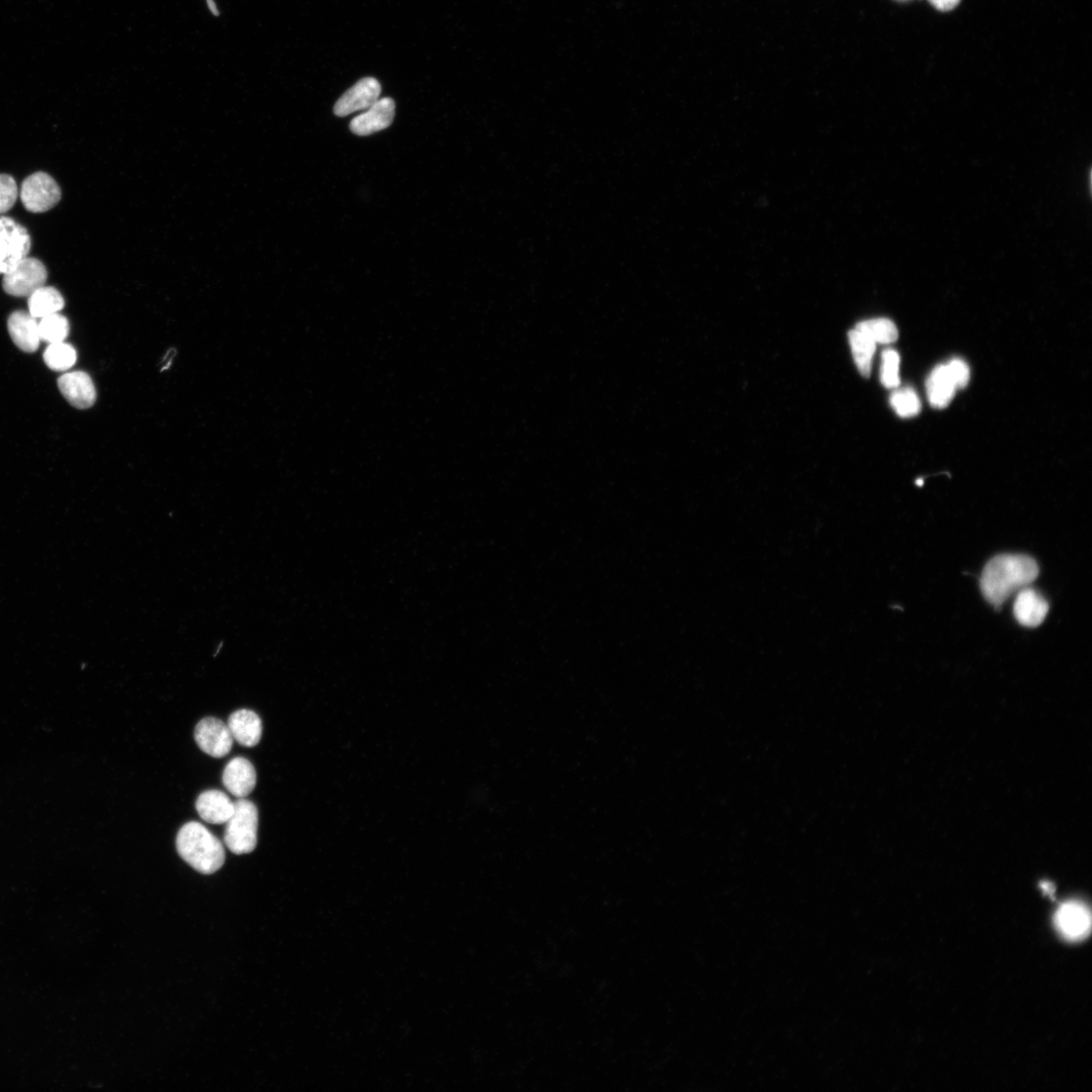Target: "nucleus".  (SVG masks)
I'll use <instances>...</instances> for the list:
<instances>
[{"mask_svg":"<svg viewBox=\"0 0 1092 1092\" xmlns=\"http://www.w3.org/2000/svg\"><path fill=\"white\" fill-rule=\"evenodd\" d=\"M1039 575L1036 560L1025 554H1000L990 559L981 579L984 598L1000 607L1010 596L1032 584Z\"/></svg>","mask_w":1092,"mask_h":1092,"instance_id":"nucleus-1","label":"nucleus"},{"mask_svg":"<svg viewBox=\"0 0 1092 1092\" xmlns=\"http://www.w3.org/2000/svg\"><path fill=\"white\" fill-rule=\"evenodd\" d=\"M177 848L180 856L201 874H214L225 863L223 843L205 826L191 822L179 832Z\"/></svg>","mask_w":1092,"mask_h":1092,"instance_id":"nucleus-2","label":"nucleus"},{"mask_svg":"<svg viewBox=\"0 0 1092 1092\" xmlns=\"http://www.w3.org/2000/svg\"><path fill=\"white\" fill-rule=\"evenodd\" d=\"M258 811L245 798L235 802V811L226 823L224 841L235 855L253 853L257 845Z\"/></svg>","mask_w":1092,"mask_h":1092,"instance_id":"nucleus-3","label":"nucleus"},{"mask_svg":"<svg viewBox=\"0 0 1092 1092\" xmlns=\"http://www.w3.org/2000/svg\"><path fill=\"white\" fill-rule=\"evenodd\" d=\"M31 248L27 229L12 218L0 217V274L9 273L27 258Z\"/></svg>","mask_w":1092,"mask_h":1092,"instance_id":"nucleus-4","label":"nucleus"},{"mask_svg":"<svg viewBox=\"0 0 1092 1092\" xmlns=\"http://www.w3.org/2000/svg\"><path fill=\"white\" fill-rule=\"evenodd\" d=\"M58 183L45 173H36L25 180L21 188L24 207L31 213H45L53 209L61 199Z\"/></svg>","mask_w":1092,"mask_h":1092,"instance_id":"nucleus-5","label":"nucleus"},{"mask_svg":"<svg viewBox=\"0 0 1092 1092\" xmlns=\"http://www.w3.org/2000/svg\"><path fill=\"white\" fill-rule=\"evenodd\" d=\"M47 278L48 271L44 263L36 258L27 257L4 275L3 287L11 296L29 298L45 286Z\"/></svg>","mask_w":1092,"mask_h":1092,"instance_id":"nucleus-6","label":"nucleus"},{"mask_svg":"<svg viewBox=\"0 0 1092 1092\" xmlns=\"http://www.w3.org/2000/svg\"><path fill=\"white\" fill-rule=\"evenodd\" d=\"M194 739L199 749L213 758L226 757L234 743L228 725L215 717H207L197 723Z\"/></svg>","mask_w":1092,"mask_h":1092,"instance_id":"nucleus-7","label":"nucleus"},{"mask_svg":"<svg viewBox=\"0 0 1092 1092\" xmlns=\"http://www.w3.org/2000/svg\"><path fill=\"white\" fill-rule=\"evenodd\" d=\"M381 93L382 88L376 78H363L338 100L334 112L338 116H346L366 110L380 100Z\"/></svg>","mask_w":1092,"mask_h":1092,"instance_id":"nucleus-8","label":"nucleus"},{"mask_svg":"<svg viewBox=\"0 0 1092 1092\" xmlns=\"http://www.w3.org/2000/svg\"><path fill=\"white\" fill-rule=\"evenodd\" d=\"M395 109L396 105L392 99H380L352 119L350 130L357 136H370L383 131L392 125Z\"/></svg>","mask_w":1092,"mask_h":1092,"instance_id":"nucleus-9","label":"nucleus"},{"mask_svg":"<svg viewBox=\"0 0 1092 1092\" xmlns=\"http://www.w3.org/2000/svg\"><path fill=\"white\" fill-rule=\"evenodd\" d=\"M58 387L71 406L85 410L94 406L97 391L92 378L84 372L64 374L58 380Z\"/></svg>","mask_w":1092,"mask_h":1092,"instance_id":"nucleus-10","label":"nucleus"},{"mask_svg":"<svg viewBox=\"0 0 1092 1092\" xmlns=\"http://www.w3.org/2000/svg\"><path fill=\"white\" fill-rule=\"evenodd\" d=\"M257 775L255 767L246 758L231 760L223 773V783L226 789L238 798L249 796L256 786Z\"/></svg>","mask_w":1092,"mask_h":1092,"instance_id":"nucleus-11","label":"nucleus"},{"mask_svg":"<svg viewBox=\"0 0 1092 1092\" xmlns=\"http://www.w3.org/2000/svg\"><path fill=\"white\" fill-rule=\"evenodd\" d=\"M1056 922L1060 933L1068 940L1084 939L1091 928L1089 911L1077 903L1062 906L1056 913Z\"/></svg>","mask_w":1092,"mask_h":1092,"instance_id":"nucleus-12","label":"nucleus"},{"mask_svg":"<svg viewBox=\"0 0 1092 1092\" xmlns=\"http://www.w3.org/2000/svg\"><path fill=\"white\" fill-rule=\"evenodd\" d=\"M199 817L211 825L226 824L234 814L235 802L222 791L202 792L195 802Z\"/></svg>","mask_w":1092,"mask_h":1092,"instance_id":"nucleus-13","label":"nucleus"},{"mask_svg":"<svg viewBox=\"0 0 1092 1092\" xmlns=\"http://www.w3.org/2000/svg\"><path fill=\"white\" fill-rule=\"evenodd\" d=\"M228 727L233 739L243 747H255L261 740L262 721L255 711L241 709L232 713Z\"/></svg>","mask_w":1092,"mask_h":1092,"instance_id":"nucleus-14","label":"nucleus"},{"mask_svg":"<svg viewBox=\"0 0 1092 1092\" xmlns=\"http://www.w3.org/2000/svg\"><path fill=\"white\" fill-rule=\"evenodd\" d=\"M1049 612L1044 597L1033 589H1022L1015 601L1014 614L1020 624L1026 627H1038L1043 623Z\"/></svg>","mask_w":1092,"mask_h":1092,"instance_id":"nucleus-15","label":"nucleus"},{"mask_svg":"<svg viewBox=\"0 0 1092 1092\" xmlns=\"http://www.w3.org/2000/svg\"><path fill=\"white\" fill-rule=\"evenodd\" d=\"M9 332L15 344L23 351L35 352L40 342L38 322L30 312L18 311L9 319Z\"/></svg>","mask_w":1092,"mask_h":1092,"instance_id":"nucleus-16","label":"nucleus"},{"mask_svg":"<svg viewBox=\"0 0 1092 1092\" xmlns=\"http://www.w3.org/2000/svg\"><path fill=\"white\" fill-rule=\"evenodd\" d=\"M957 387L946 364H941L930 373L926 382L927 399L933 407L943 409L953 400Z\"/></svg>","mask_w":1092,"mask_h":1092,"instance_id":"nucleus-17","label":"nucleus"},{"mask_svg":"<svg viewBox=\"0 0 1092 1092\" xmlns=\"http://www.w3.org/2000/svg\"><path fill=\"white\" fill-rule=\"evenodd\" d=\"M28 305L32 316L42 319L59 313L64 308L65 302L59 291L44 286L29 297Z\"/></svg>","mask_w":1092,"mask_h":1092,"instance_id":"nucleus-18","label":"nucleus"},{"mask_svg":"<svg viewBox=\"0 0 1092 1092\" xmlns=\"http://www.w3.org/2000/svg\"><path fill=\"white\" fill-rule=\"evenodd\" d=\"M848 339L859 372L863 377L868 378L877 344L856 328L848 332Z\"/></svg>","mask_w":1092,"mask_h":1092,"instance_id":"nucleus-19","label":"nucleus"},{"mask_svg":"<svg viewBox=\"0 0 1092 1092\" xmlns=\"http://www.w3.org/2000/svg\"><path fill=\"white\" fill-rule=\"evenodd\" d=\"M856 329L867 335L876 344H892L899 338V329L896 324L886 318L863 321L858 324Z\"/></svg>","mask_w":1092,"mask_h":1092,"instance_id":"nucleus-20","label":"nucleus"},{"mask_svg":"<svg viewBox=\"0 0 1092 1092\" xmlns=\"http://www.w3.org/2000/svg\"><path fill=\"white\" fill-rule=\"evenodd\" d=\"M77 354L73 346L68 343L58 342L49 344L44 352V361L47 367L54 372H67L75 364Z\"/></svg>","mask_w":1092,"mask_h":1092,"instance_id":"nucleus-21","label":"nucleus"},{"mask_svg":"<svg viewBox=\"0 0 1092 1092\" xmlns=\"http://www.w3.org/2000/svg\"><path fill=\"white\" fill-rule=\"evenodd\" d=\"M40 340L49 344L63 342L69 334V322L59 313L46 316L38 322Z\"/></svg>","mask_w":1092,"mask_h":1092,"instance_id":"nucleus-22","label":"nucleus"},{"mask_svg":"<svg viewBox=\"0 0 1092 1092\" xmlns=\"http://www.w3.org/2000/svg\"><path fill=\"white\" fill-rule=\"evenodd\" d=\"M890 403L897 414L902 418L916 416L921 409V403L917 394L910 388L896 391L890 397Z\"/></svg>","mask_w":1092,"mask_h":1092,"instance_id":"nucleus-23","label":"nucleus"},{"mask_svg":"<svg viewBox=\"0 0 1092 1092\" xmlns=\"http://www.w3.org/2000/svg\"><path fill=\"white\" fill-rule=\"evenodd\" d=\"M901 356L894 349L882 353L881 383L887 389H896L901 384Z\"/></svg>","mask_w":1092,"mask_h":1092,"instance_id":"nucleus-24","label":"nucleus"},{"mask_svg":"<svg viewBox=\"0 0 1092 1092\" xmlns=\"http://www.w3.org/2000/svg\"><path fill=\"white\" fill-rule=\"evenodd\" d=\"M19 188L15 180L8 175H0V215L9 212L16 204Z\"/></svg>","mask_w":1092,"mask_h":1092,"instance_id":"nucleus-25","label":"nucleus"},{"mask_svg":"<svg viewBox=\"0 0 1092 1092\" xmlns=\"http://www.w3.org/2000/svg\"><path fill=\"white\" fill-rule=\"evenodd\" d=\"M946 366L957 389L965 388L970 381L968 364L960 358H955L946 363Z\"/></svg>","mask_w":1092,"mask_h":1092,"instance_id":"nucleus-26","label":"nucleus"},{"mask_svg":"<svg viewBox=\"0 0 1092 1092\" xmlns=\"http://www.w3.org/2000/svg\"><path fill=\"white\" fill-rule=\"evenodd\" d=\"M928 2L939 11L948 12L955 9L961 0H928Z\"/></svg>","mask_w":1092,"mask_h":1092,"instance_id":"nucleus-27","label":"nucleus"}]
</instances>
